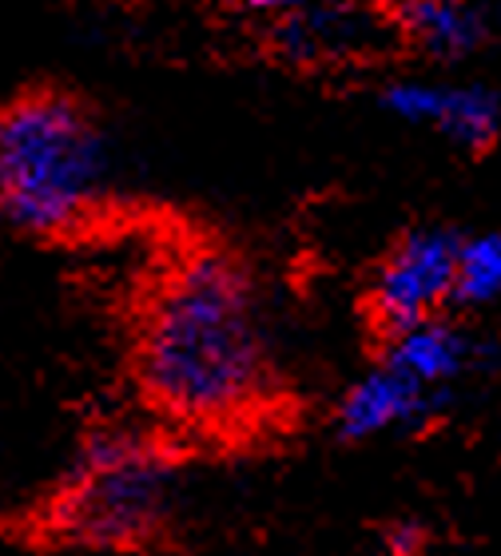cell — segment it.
<instances>
[{
    "mask_svg": "<svg viewBox=\"0 0 501 556\" xmlns=\"http://www.w3.org/2000/svg\"><path fill=\"white\" fill-rule=\"evenodd\" d=\"M112 184V151L92 112L60 92H28L0 119V207L33 239H60L96 219Z\"/></svg>",
    "mask_w": 501,
    "mask_h": 556,
    "instance_id": "obj_2",
    "label": "cell"
},
{
    "mask_svg": "<svg viewBox=\"0 0 501 556\" xmlns=\"http://www.w3.org/2000/svg\"><path fill=\"white\" fill-rule=\"evenodd\" d=\"M383 108L398 124L446 139L462 151H486L501 139V92L466 80H390Z\"/></svg>",
    "mask_w": 501,
    "mask_h": 556,
    "instance_id": "obj_5",
    "label": "cell"
},
{
    "mask_svg": "<svg viewBox=\"0 0 501 556\" xmlns=\"http://www.w3.org/2000/svg\"><path fill=\"white\" fill-rule=\"evenodd\" d=\"M462 235L442 227L406 231L383 255L371 278V318L383 334L426 323L458 306V270H462Z\"/></svg>",
    "mask_w": 501,
    "mask_h": 556,
    "instance_id": "obj_4",
    "label": "cell"
},
{
    "mask_svg": "<svg viewBox=\"0 0 501 556\" xmlns=\"http://www.w3.org/2000/svg\"><path fill=\"white\" fill-rule=\"evenodd\" d=\"M271 33H275V48L291 64L335 68V64L371 60L398 28L390 12H378L366 0H323L315 9L275 21Z\"/></svg>",
    "mask_w": 501,
    "mask_h": 556,
    "instance_id": "obj_6",
    "label": "cell"
},
{
    "mask_svg": "<svg viewBox=\"0 0 501 556\" xmlns=\"http://www.w3.org/2000/svg\"><path fill=\"white\" fill-rule=\"evenodd\" d=\"M458 306H462V311H490V306H501V231L469 235L466 243H462Z\"/></svg>",
    "mask_w": 501,
    "mask_h": 556,
    "instance_id": "obj_10",
    "label": "cell"
},
{
    "mask_svg": "<svg viewBox=\"0 0 501 556\" xmlns=\"http://www.w3.org/2000/svg\"><path fill=\"white\" fill-rule=\"evenodd\" d=\"M136 386L155 414L187 429L243 426L271 397V342L247 267L191 251L155 282L136 326Z\"/></svg>",
    "mask_w": 501,
    "mask_h": 556,
    "instance_id": "obj_1",
    "label": "cell"
},
{
    "mask_svg": "<svg viewBox=\"0 0 501 556\" xmlns=\"http://www.w3.org/2000/svg\"><path fill=\"white\" fill-rule=\"evenodd\" d=\"M175 513V465L155 441L104 433L84 445L80 462L48 505V533L88 548L152 545Z\"/></svg>",
    "mask_w": 501,
    "mask_h": 556,
    "instance_id": "obj_3",
    "label": "cell"
},
{
    "mask_svg": "<svg viewBox=\"0 0 501 556\" xmlns=\"http://www.w3.org/2000/svg\"><path fill=\"white\" fill-rule=\"evenodd\" d=\"M422 541H426V533L414 521H398L386 529V548L394 556H414L422 548Z\"/></svg>",
    "mask_w": 501,
    "mask_h": 556,
    "instance_id": "obj_12",
    "label": "cell"
},
{
    "mask_svg": "<svg viewBox=\"0 0 501 556\" xmlns=\"http://www.w3.org/2000/svg\"><path fill=\"white\" fill-rule=\"evenodd\" d=\"M394 28L430 60H466L490 45L493 21L478 0H394Z\"/></svg>",
    "mask_w": 501,
    "mask_h": 556,
    "instance_id": "obj_9",
    "label": "cell"
},
{
    "mask_svg": "<svg viewBox=\"0 0 501 556\" xmlns=\"http://www.w3.org/2000/svg\"><path fill=\"white\" fill-rule=\"evenodd\" d=\"M227 4L275 24V21H283V16H295V12H303V9H315V4H323V0H227Z\"/></svg>",
    "mask_w": 501,
    "mask_h": 556,
    "instance_id": "obj_11",
    "label": "cell"
},
{
    "mask_svg": "<svg viewBox=\"0 0 501 556\" xmlns=\"http://www.w3.org/2000/svg\"><path fill=\"white\" fill-rule=\"evenodd\" d=\"M446 402L450 397L434 394L402 370H394L390 362L378 358V366H371L359 382L347 386V394L338 397L335 433L347 445L418 433L426 421L438 417V409H446Z\"/></svg>",
    "mask_w": 501,
    "mask_h": 556,
    "instance_id": "obj_7",
    "label": "cell"
},
{
    "mask_svg": "<svg viewBox=\"0 0 501 556\" xmlns=\"http://www.w3.org/2000/svg\"><path fill=\"white\" fill-rule=\"evenodd\" d=\"M481 354L486 350L478 338L462 323H454L450 314L383 334V362H390L394 370H402L406 378L442 397L454 394V386L478 370Z\"/></svg>",
    "mask_w": 501,
    "mask_h": 556,
    "instance_id": "obj_8",
    "label": "cell"
}]
</instances>
